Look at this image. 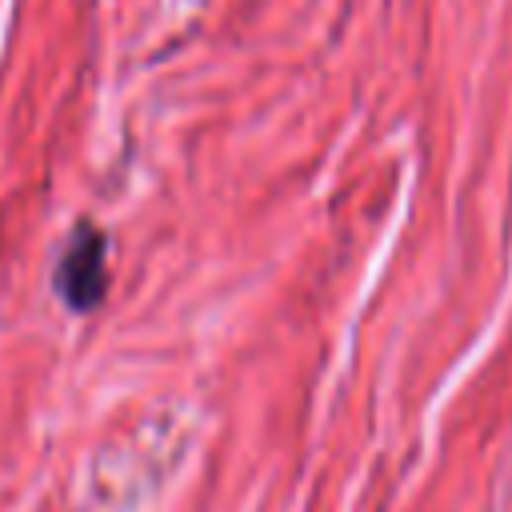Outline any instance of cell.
<instances>
[{
    "label": "cell",
    "mask_w": 512,
    "mask_h": 512,
    "mask_svg": "<svg viewBox=\"0 0 512 512\" xmlns=\"http://www.w3.org/2000/svg\"><path fill=\"white\" fill-rule=\"evenodd\" d=\"M56 292L72 312H92L108 292V240L92 224H76L60 260H56Z\"/></svg>",
    "instance_id": "6da1fadb"
}]
</instances>
